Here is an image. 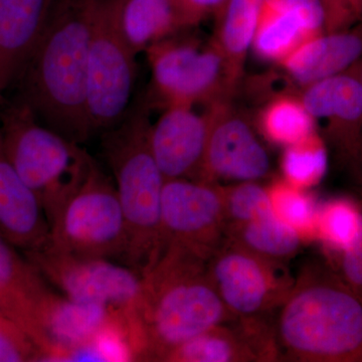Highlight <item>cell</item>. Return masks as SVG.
I'll list each match as a JSON object with an SVG mask.
<instances>
[{"label": "cell", "instance_id": "cell-1", "mask_svg": "<svg viewBox=\"0 0 362 362\" xmlns=\"http://www.w3.org/2000/svg\"><path fill=\"white\" fill-rule=\"evenodd\" d=\"M98 0H57L16 83L18 100L47 127L78 144L92 136L87 71Z\"/></svg>", "mask_w": 362, "mask_h": 362}, {"label": "cell", "instance_id": "cell-2", "mask_svg": "<svg viewBox=\"0 0 362 362\" xmlns=\"http://www.w3.org/2000/svg\"><path fill=\"white\" fill-rule=\"evenodd\" d=\"M207 264L187 247L165 244L141 276L129 314L144 337L147 361H164L182 343L235 318L216 291Z\"/></svg>", "mask_w": 362, "mask_h": 362}, {"label": "cell", "instance_id": "cell-3", "mask_svg": "<svg viewBox=\"0 0 362 362\" xmlns=\"http://www.w3.org/2000/svg\"><path fill=\"white\" fill-rule=\"evenodd\" d=\"M146 100L130 107L114 127L102 133V154L113 175L128 230L124 265L142 276L162 250L161 197L165 178L149 143Z\"/></svg>", "mask_w": 362, "mask_h": 362}, {"label": "cell", "instance_id": "cell-4", "mask_svg": "<svg viewBox=\"0 0 362 362\" xmlns=\"http://www.w3.org/2000/svg\"><path fill=\"white\" fill-rule=\"evenodd\" d=\"M280 361H339L362 352V303L306 265L273 318Z\"/></svg>", "mask_w": 362, "mask_h": 362}, {"label": "cell", "instance_id": "cell-5", "mask_svg": "<svg viewBox=\"0 0 362 362\" xmlns=\"http://www.w3.org/2000/svg\"><path fill=\"white\" fill-rule=\"evenodd\" d=\"M0 139L9 161L37 195L51 225L89 175L94 159L81 144L40 122L18 99L4 102L0 110Z\"/></svg>", "mask_w": 362, "mask_h": 362}, {"label": "cell", "instance_id": "cell-6", "mask_svg": "<svg viewBox=\"0 0 362 362\" xmlns=\"http://www.w3.org/2000/svg\"><path fill=\"white\" fill-rule=\"evenodd\" d=\"M185 30L147 49L151 83L150 109L173 106H209L230 99L237 85L225 57L213 39L207 42Z\"/></svg>", "mask_w": 362, "mask_h": 362}, {"label": "cell", "instance_id": "cell-7", "mask_svg": "<svg viewBox=\"0 0 362 362\" xmlns=\"http://www.w3.org/2000/svg\"><path fill=\"white\" fill-rule=\"evenodd\" d=\"M47 244L84 258L124 262L128 230L114 181L95 162L52 221Z\"/></svg>", "mask_w": 362, "mask_h": 362}, {"label": "cell", "instance_id": "cell-8", "mask_svg": "<svg viewBox=\"0 0 362 362\" xmlns=\"http://www.w3.org/2000/svg\"><path fill=\"white\" fill-rule=\"evenodd\" d=\"M136 57L117 30L106 0H98L87 71V112L93 135L114 127L129 110Z\"/></svg>", "mask_w": 362, "mask_h": 362}, {"label": "cell", "instance_id": "cell-9", "mask_svg": "<svg viewBox=\"0 0 362 362\" xmlns=\"http://www.w3.org/2000/svg\"><path fill=\"white\" fill-rule=\"evenodd\" d=\"M23 254L49 285L69 299L129 311L139 296L141 276L124 264L75 256L47 243Z\"/></svg>", "mask_w": 362, "mask_h": 362}, {"label": "cell", "instance_id": "cell-10", "mask_svg": "<svg viewBox=\"0 0 362 362\" xmlns=\"http://www.w3.org/2000/svg\"><path fill=\"white\" fill-rule=\"evenodd\" d=\"M209 272L233 316L273 315L294 284L284 264L223 240L209 259Z\"/></svg>", "mask_w": 362, "mask_h": 362}, {"label": "cell", "instance_id": "cell-11", "mask_svg": "<svg viewBox=\"0 0 362 362\" xmlns=\"http://www.w3.org/2000/svg\"><path fill=\"white\" fill-rule=\"evenodd\" d=\"M223 185L176 178L164 182L161 197L162 247L180 245L209 259L226 238Z\"/></svg>", "mask_w": 362, "mask_h": 362}, {"label": "cell", "instance_id": "cell-12", "mask_svg": "<svg viewBox=\"0 0 362 362\" xmlns=\"http://www.w3.org/2000/svg\"><path fill=\"white\" fill-rule=\"evenodd\" d=\"M211 117L204 166L199 180L209 182H245L264 180L271 159L251 124L235 111L230 99L207 106Z\"/></svg>", "mask_w": 362, "mask_h": 362}, {"label": "cell", "instance_id": "cell-13", "mask_svg": "<svg viewBox=\"0 0 362 362\" xmlns=\"http://www.w3.org/2000/svg\"><path fill=\"white\" fill-rule=\"evenodd\" d=\"M163 110L149 130L157 165L165 180H199L211 124L209 108L197 112L194 106H173Z\"/></svg>", "mask_w": 362, "mask_h": 362}, {"label": "cell", "instance_id": "cell-14", "mask_svg": "<svg viewBox=\"0 0 362 362\" xmlns=\"http://www.w3.org/2000/svg\"><path fill=\"white\" fill-rule=\"evenodd\" d=\"M362 61L349 70L304 88L301 98L316 122L343 150L358 151L362 136Z\"/></svg>", "mask_w": 362, "mask_h": 362}, {"label": "cell", "instance_id": "cell-15", "mask_svg": "<svg viewBox=\"0 0 362 362\" xmlns=\"http://www.w3.org/2000/svg\"><path fill=\"white\" fill-rule=\"evenodd\" d=\"M23 252L0 235V314L32 337L47 361V346L40 312L52 288Z\"/></svg>", "mask_w": 362, "mask_h": 362}, {"label": "cell", "instance_id": "cell-16", "mask_svg": "<svg viewBox=\"0 0 362 362\" xmlns=\"http://www.w3.org/2000/svg\"><path fill=\"white\" fill-rule=\"evenodd\" d=\"M118 311L104 305L75 301L52 289L40 312L47 361H68L71 352L88 344Z\"/></svg>", "mask_w": 362, "mask_h": 362}, {"label": "cell", "instance_id": "cell-17", "mask_svg": "<svg viewBox=\"0 0 362 362\" xmlns=\"http://www.w3.org/2000/svg\"><path fill=\"white\" fill-rule=\"evenodd\" d=\"M362 58V21L305 40L279 65L296 84L308 87L349 70Z\"/></svg>", "mask_w": 362, "mask_h": 362}, {"label": "cell", "instance_id": "cell-18", "mask_svg": "<svg viewBox=\"0 0 362 362\" xmlns=\"http://www.w3.org/2000/svg\"><path fill=\"white\" fill-rule=\"evenodd\" d=\"M49 233L39 199L9 161L0 139V235L25 252L44 247Z\"/></svg>", "mask_w": 362, "mask_h": 362}, {"label": "cell", "instance_id": "cell-19", "mask_svg": "<svg viewBox=\"0 0 362 362\" xmlns=\"http://www.w3.org/2000/svg\"><path fill=\"white\" fill-rule=\"evenodd\" d=\"M57 0H0V82H16L44 33Z\"/></svg>", "mask_w": 362, "mask_h": 362}, {"label": "cell", "instance_id": "cell-20", "mask_svg": "<svg viewBox=\"0 0 362 362\" xmlns=\"http://www.w3.org/2000/svg\"><path fill=\"white\" fill-rule=\"evenodd\" d=\"M121 37L136 56L185 30L176 0H106Z\"/></svg>", "mask_w": 362, "mask_h": 362}, {"label": "cell", "instance_id": "cell-21", "mask_svg": "<svg viewBox=\"0 0 362 362\" xmlns=\"http://www.w3.org/2000/svg\"><path fill=\"white\" fill-rule=\"evenodd\" d=\"M263 4L264 0H228L216 18V32L211 39L225 57L237 86L252 49Z\"/></svg>", "mask_w": 362, "mask_h": 362}, {"label": "cell", "instance_id": "cell-22", "mask_svg": "<svg viewBox=\"0 0 362 362\" xmlns=\"http://www.w3.org/2000/svg\"><path fill=\"white\" fill-rule=\"evenodd\" d=\"M321 33L303 14L262 11L252 51L262 61L279 64L298 45Z\"/></svg>", "mask_w": 362, "mask_h": 362}, {"label": "cell", "instance_id": "cell-23", "mask_svg": "<svg viewBox=\"0 0 362 362\" xmlns=\"http://www.w3.org/2000/svg\"><path fill=\"white\" fill-rule=\"evenodd\" d=\"M169 362H257L258 357L233 320L214 326L171 350Z\"/></svg>", "mask_w": 362, "mask_h": 362}, {"label": "cell", "instance_id": "cell-24", "mask_svg": "<svg viewBox=\"0 0 362 362\" xmlns=\"http://www.w3.org/2000/svg\"><path fill=\"white\" fill-rule=\"evenodd\" d=\"M226 239L263 258L284 264L304 244L273 211L246 223L226 226Z\"/></svg>", "mask_w": 362, "mask_h": 362}, {"label": "cell", "instance_id": "cell-25", "mask_svg": "<svg viewBox=\"0 0 362 362\" xmlns=\"http://www.w3.org/2000/svg\"><path fill=\"white\" fill-rule=\"evenodd\" d=\"M258 127L267 141L285 148L315 133L316 121L301 98L281 95L259 112Z\"/></svg>", "mask_w": 362, "mask_h": 362}, {"label": "cell", "instance_id": "cell-26", "mask_svg": "<svg viewBox=\"0 0 362 362\" xmlns=\"http://www.w3.org/2000/svg\"><path fill=\"white\" fill-rule=\"evenodd\" d=\"M274 214L290 226L305 243L316 238L318 207L307 189L294 187L287 181L274 180L267 187Z\"/></svg>", "mask_w": 362, "mask_h": 362}, {"label": "cell", "instance_id": "cell-27", "mask_svg": "<svg viewBox=\"0 0 362 362\" xmlns=\"http://www.w3.org/2000/svg\"><path fill=\"white\" fill-rule=\"evenodd\" d=\"M282 178L294 187L309 189L318 185L328 166L327 150L317 133L285 147L281 156Z\"/></svg>", "mask_w": 362, "mask_h": 362}, {"label": "cell", "instance_id": "cell-28", "mask_svg": "<svg viewBox=\"0 0 362 362\" xmlns=\"http://www.w3.org/2000/svg\"><path fill=\"white\" fill-rule=\"evenodd\" d=\"M361 218V214L349 202H328L318 209L316 238L330 247L345 251L358 235Z\"/></svg>", "mask_w": 362, "mask_h": 362}, {"label": "cell", "instance_id": "cell-29", "mask_svg": "<svg viewBox=\"0 0 362 362\" xmlns=\"http://www.w3.org/2000/svg\"><path fill=\"white\" fill-rule=\"evenodd\" d=\"M226 226L240 225L271 213L268 189L258 181L223 185Z\"/></svg>", "mask_w": 362, "mask_h": 362}, {"label": "cell", "instance_id": "cell-30", "mask_svg": "<svg viewBox=\"0 0 362 362\" xmlns=\"http://www.w3.org/2000/svg\"><path fill=\"white\" fill-rule=\"evenodd\" d=\"M44 361V354L18 324L0 314V362Z\"/></svg>", "mask_w": 362, "mask_h": 362}, {"label": "cell", "instance_id": "cell-31", "mask_svg": "<svg viewBox=\"0 0 362 362\" xmlns=\"http://www.w3.org/2000/svg\"><path fill=\"white\" fill-rule=\"evenodd\" d=\"M325 32L349 28L362 21V0H322Z\"/></svg>", "mask_w": 362, "mask_h": 362}, {"label": "cell", "instance_id": "cell-32", "mask_svg": "<svg viewBox=\"0 0 362 362\" xmlns=\"http://www.w3.org/2000/svg\"><path fill=\"white\" fill-rule=\"evenodd\" d=\"M228 0H176L185 30H192L209 18L216 20Z\"/></svg>", "mask_w": 362, "mask_h": 362}, {"label": "cell", "instance_id": "cell-33", "mask_svg": "<svg viewBox=\"0 0 362 362\" xmlns=\"http://www.w3.org/2000/svg\"><path fill=\"white\" fill-rule=\"evenodd\" d=\"M342 267L347 280L356 287L362 288V218L358 235L344 251Z\"/></svg>", "mask_w": 362, "mask_h": 362}, {"label": "cell", "instance_id": "cell-34", "mask_svg": "<svg viewBox=\"0 0 362 362\" xmlns=\"http://www.w3.org/2000/svg\"><path fill=\"white\" fill-rule=\"evenodd\" d=\"M4 87H2L1 82H0V110H1L2 106H4V97H2V95H4Z\"/></svg>", "mask_w": 362, "mask_h": 362}, {"label": "cell", "instance_id": "cell-35", "mask_svg": "<svg viewBox=\"0 0 362 362\" xmlns=\"http://www.w3.org/2000/svg\"><path fill=\"white\" fill-rule=\"evenodd\" d=\"M361 85H362V66H361Z\"/></svg>", "mask_w": 362, "mask_h": 362}]
</instances>
